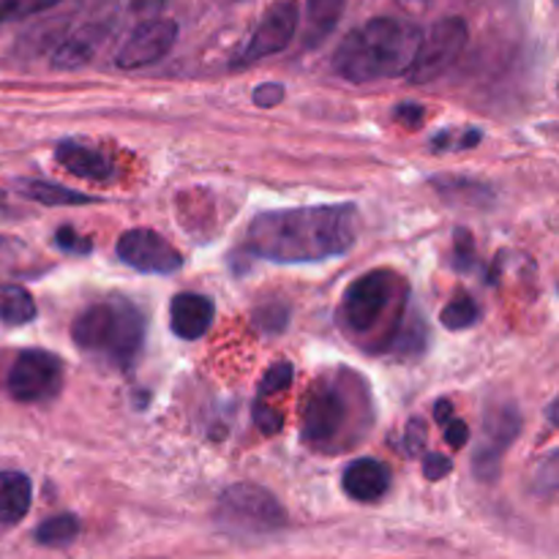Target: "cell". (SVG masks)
<instances>
[{
  "mask_svg": "<svg viewBox=\"0 0 559 559\" xmlns=\"http://www.w3.org/2000/svg\"><path fill=\"white\" fill-rule=\"evenodd\" d=\"M38 309L33 295L20 284H3L0 287V325L22 328L36 320Z\"/></svg>",
  "mask_w": 559,
  "mask_h": 559,
  "instance_id": "20",
  "label": "cell"
},
{
  "mask_svg": "<svg viewBox=\"0 0 559 559\" xmlns=\"http://www.w3.org/2000/svg\"><path fill=\"white\" fill-rule=\"evenodd\" d=\"M55 246H58L63 254L71 257H87L93 251L91 238L80 235L74 227H60L58 233H55Z\"/></svg>",
  "mask_w": 559,
  "mask_h": 559,
  "instance_id": "28",
  "label": "cell"
},
{
  "mask_svg": "<svg viewBox=\"0 0 559 559\" xmlns=\"http://www.w3.org/2000/svg\"><path fill=\"white\" fill-rule=\"evenodd\" d=\"M522 431V415L513 404H506V407H495L489 415H486L484 426V445L475 451L473 469L480 480H495L497 473H500L502 453L513 445V440Z\"/></svg>",
  "mask_w": 559,
  "mask_h": 559,
  "instance_id": "11",
  "label": "cell"
},
{
  "mask_svg": "<svg viewBox=\"0 0 559 559\" xmlns=\"http://www.w3.org/2000/svg\"><path fill=\"white\" fill-rule=\"evenodd\" d=\"M298 20L300 11L295 0H278V3H273L262 14L260 25L251 31V36L246 38V44L233 58L235 69H246V66L260 63V60L287 49L289 41L295 38V31H298Z\"/></svg>",
  "mask_w": 559,
  "mask_h": 559,
  "instance_id": "9",
  "label": "cell"
},
{
  "mask_svg": "<svg viewBox=\"0 0 559 559\" xmlns=\"http://www.w3.org/2000/svg\"><path fill=\"white\" fill-rule=\"evenodd\" d=\"M480 320V306L475 304V298L469 295H456L451 304H445V309L440 311V322L448 331H469L473 325H478Z\"/></svg>",
  "mask_w": 559,
  "mask_h": 559,
  "instance_id": "22",
  "label": "cell"
},
{
  "mask_svg": "<svg viewBox=\"0 0 559 559\" xmlns=\"http://www.w3.org/2000/svg\"><path fill=\"white\" fill-rule=\"evenodd\" d=\"M216 317V306L207 295L200 293H180L169 304V328L183 342H197L205 336Z\"/></svg>",
  "mask_w": 559,
  "mask_h": 559,
  "instance_id": "14",
  "label": "cell"
},
{
  "mask_svg": "<svg viewBox=\"0 0 559 559\" xmlns=\"http://www.w3.org/2000/svg\"><path fill=\"white\" fill-rule=\"evenodd\" d=\"M453 469V462L442 453H424V475L429 480H442Z\"/></svg>",
  "mask_w": 559,
  "mask_h": 559,
  "instance_id": "32",
  "label": "cell"
},
{
  "mask_svg": "<svg viewBox=\"0 0 559 559\" xmlns=\"http://www.w3.org/2000/svg\"><path fill=\"white\" fill-rule=\"evenodd\" d=\"M371 424L366 388L353 371L338 369L311 388L300 415V437L317 451L336 453L353 448Z\"/></svg>",
  "mask_w": 559,
  "mask_h": 559,
  "instance_id": "3",
  "label": "cell"
},
{
  "mask_svg": "<svg viewBox=\"0 0 559 559\" xmlns=\"http://www.w3.org/2000/svg\"><path fill=\"white\" fill-rule=\"evenodd\" d=\"M393 118H396L402 126H407V129H418L426 118V109L415 102H404V104H399L396 112H393Z\"/></svg>",
  "mask_w": 559,
  "mask_h": 559,
  "instance_id": "33",
  "label": "cell"
},
{
  "mask_svg": "<svg viewBox=\"0 0 559 559\" xmlns=\"http://www.w3.org/2000/svg\"><path fill=\"white\" fill-rule=\"evenodd\" d=\"M254 322L262 333H282L289 322V309L284 304H267L257 309Z\"/></svg>",
  "mask_w": 559,
  "mask_h": 559,
  "instance_id": "27",
  "label": "cell"
},
{
  "mask_svg": "<svg viewBox=\"0 0 559 559\" xmlns=\"http://www.w3.org/2000/svg\"><path fill=\"white\" fill-rule=\"evenodd\" d=\"M293 380H295L293 364H289V360H278V364H273L271 369L265 371V377H262L260 399H262V402H265L267 396H276V393H284L289 385H293Z\"/></svg>",
  "mask_w": 559,
  "mask_h": 559,
  "instance_id": "24",
  "label": "cell"
},
{
  "mask_svg": "<svg viewBox=\"0 0 559 559\" xmlns=\"http://www.w3.org/2000/svg\"><path fill=\"white\" fill-rule=\"evenodd\" d=\"M344 495L355 502H380L391 489V469L377 459H355L342 475Z\"/></svg>",
  "mask_w": 559,
  "mask_h": 559,
  "instance_id": "15",
  "label": "cell"
},
{
  "mask_svg": "<svg viewBox=\"0 0 559 559\" xmlns=\"http://www.w3.org/2000/svg\"><path fill=\"white\" fill-rule=\"evenodd\" d=\"M480 129L467 126V129H445L429 140V147L435 153H451V151H473L480 142Z\"/></svg>",
  "mask_w": 559,
  "mask_h": 559,
  "instance_id": "23",
  "label": "cell"
},
{
  "mask_svg": "<svg viewBox=\"0 0 559 559\" xmlns=\"http://www.w3.org/2000/svg\"><path fill=\"white\" fill-rule=\"evenodd\" d=\"M347 0H306V16H309V31H306V44L317 47L336 31L338 20L344 14Z\"/></svg>",
  "mask_w": 559,
  "mask_h": 559,
  "instance_id": "19",
  "label": "cell"
},
{
  "mask_svg": "<svg viewBox=\"0 0 559 559\" xmlns=\"http://www.w3.org/2000/svg\"><path fill=\"white\" fill-rule=\"evenodd\" d=\"M218 522L235 533L271 535L287 527V511L276 495L257 484H233L218 497Z\"/></svg>",
  "mask_w": 559,
  "mask_h": 559,
  "instance_id": "6",
  "label": "cell"
},
{
  "mask_svg": "<svg viewBox=\"0 0 559 559\" xmlns=\"http://www.w3.org/2000/svg\"><path fill=\"white\" fill-rule=\"evenodd\" d=\"M402 282L391 271H369L355 278L342 295L338 304V322L353 336H366L380 325L382 317L388 314Z\"/></svg>",
  "mask_w": 559,
  "mask_h": 559,
  "instance_id": "5",
  "label": "cell"
},
{
  "mask_svg": "<svg viewBox=\"0 0 559 559\" xmlns=\"http://www.w3.org/2000/svg\"><path fill=\"white\" fill-rule=\"evenodd\" d=\"M58 3L60 0H0V22L27 20V16L41 14Z\"/></svg>",
  "mask_w": 559,
  "mask_h": 559,
  "instance_id": "25",
  "label": "cell"
},
{
  "mask_svg": "<svg viewBox=\"0 0 559 559\" xmlns=\"http://www.w3.org/2000/svg\"><path fill=\"white\" fill-rule=\"evenodd\" d=\"M55 162L69 175L91 183H109L115 178V162L96 145L82 140H63L55 145Z\"/></svg>",
  "mask_w": 559,
  "mask_h": 559,
  "instance_id": "13",
  "label": "cell"
},
{
  "mask_svg": "<svg viewBox=\"0 0 559 559\" xmlns=\"http://www.w3.org/2000/svg\"><path fill=\"white\" fill-rule=\"evenodd\" d=\"M71 338L96 360L129 369L145 342V317L129 298H104L76 314Z\"/></svg>",
  "mask_w": 559,
  "mask_h": 559,
  "instance_id": "4",
  "label": "cell"
},
{
  "mask_svg": "<svg viewBox=\"0 0 559 559\" xmlns=\"http://www.w3.org/2000/svg\"><path fill=\"white\" fill-rule=\"evenodd\" d=\"M178 41V22L173 20H147L131 33L123 47L115 55V66L126 71L145 69L162 60Z\"/></svg>",
  "mask_w": 559,
  "mask_h": 559,
  "instance_id": "12",
  "label": "cell"
},
{
  "mask_svg": "<svg viewBox=\"0 0 559 559\" xmlns=\"http://www.w3.org/2000/svg\"><path fill=\"white\" fill-rule=\"evenodd\" d=\"M251 102L262 109L276 107V104L284 102V85L282 82H262V85H257L254 93H251Z\"/></svg>",
  "mask_w": 559,
  "mask_h": 559,
  "instance_id": "31",
  "label": "cell"
},
{
  "mask_svg": "<svg viewBox=\"0 0 559 559\" xmlns=\"http://www.w3.org/2000/svg\"><path fill=\"white\" fill-rule=\"evenodd\" d=\"M118 260L134 267L136 273H153V276H169L183 267V257L156 229L136 227L118 238Z\"/></svg>",
  "mask_w": 559,
  "mask_h": 559,
  "instance_id": "10",
  "label": "cell"
},
{
  "mask_svg": "<svg viewBox=\"0 0 559 559\" xmlns=\"http://www.w3.org/2000/svg\"><path fill=\"white\" fill-rule=\"evenodd\" d=\"M131 5H134V11H158L164 5V0H131Z\"/></svg>",
  "mask_w": 559,
  "mask_h": 559,
  "instance_id": "36",
  "label": "cell"
},
{
  "mask_svg": "<svg viewBox=\"0 0 559 559\" xmlns=\"http://www.w3.org/2000/svg\"><path fill=\"white\" fill-rule=\"evenodd\" d=\"M251 420H254V426L262 431V435H278V431L284 429V415L278 413L276 407H271V404L262 402V399H257L254 402Z\"/></svg>",
  "mask_w": 559,
  "mask_h": 559,
  "instance_id": "29",
  "label": "cell"
},
{
  "mask_svg": "<svg viewBox=\"0 0 559 559\" xmlns=\"http://www.w3.org/2000/svg\"><path fill=\"white\" fill-rule=\"evenodd\" d=\"M358 207L309 205L267 211L246 229V249L278 265H311L347 254L358 240Z\"/></svg>",
  "mask_w": 559,
  "mask_h": 559,
  "instance_id": "1",
  "label": "cell"
},
{
  "mask_svg": "<svg viewBox=\"0 0 559 559\" xmlns=\"http://www.w3.org/2000/svg\"><path fill=\"white\" fill-rule=\"evenodd\" d=\"M445 442L453 448V451H459V448H464L469 442V426L464 424V420L459 418H451L445 424Z\"/></svg>",
  "mask_w": 559,
  "mask_h": 559,
  "instance_id": "34",
  "label": "cell"
},
{
  "mask_svg": "<svg viewBox=\"0 0 559 559\" xmlns=\"http://www.w3.org/2000/svg\"><path fill=\"white\" fill-rule=\"evenodd\" d=\"M66 380V364L49 349H22L11 364L5 388L14 402L38 404L49 402L60 393Z\"/></svg>",
  "mask_w": 559,
  "mask_h": 559,
  "instance_id": "7",
  "label": "cell"
},
{
  "mask_svg": "<svg viewBox=\"0 0 559 559\" xmlns=\"http://www.w3.org/2000/svg\"><path fill=\"white\" fill-rule=\"evenodd\" d=\"M76 535H80V519L74 513H58V516H49L38 524L33 540L38 546H47V549H60V546L74 544Z\"/></svg>",
  "mask_w": 559,
  "mask_h": 559,
  "instance_id": "21",
  "label": "cell"
},
{
  "mask_svg": "<svg viewBox=\"0 0 559 559\" xmlns=\"http://www.w3.org/2000/svg\"><path fill=\"white\" fill-rule=\"evenodd\" d=\"M420 27L393 16H374L355 27L333 52V71L355 85L407 76L420 47Z\"/></svg>",
  "mask_w": 559,
  "mask_h": 559,
  "instance_id": "2",
  "label": "cell"
},
{
  "mask_svg": "<svg viewBox=\"0 0 559 559\" xmlns=\"http://www.w3.org/2000/svg\"><path fill=\"white\" fill-rule=\"evenodd\" d=\"M456 238H453V267H456L459 273H473L475 267V240L473 235L467 233V229L459 227Z\"/></svg>",
  "mask_w": 559,
  "mask_h": 559,
  "instance_id": "26",
  "label": "cell"
},
{
  "mask_svg": "<svg viewBox=\"0 0 559 559\" xmlns=\"http://www.w3.org/2000/svg\"><path fill=\"white\" fill-rule=\"evenodd\" d=\"M104 41V27L102 25H91L76 31L74 36L66 38L52 55V66L55 69H80V66L91 63L93 55L98 52Z\"/></svg>",
  "mask_w": 559,
  "mask_h": 559,
  "instance_id": "18",
  "label": "cell"
},
{
  "mask_svg": "<svg viewBox=\"0 0 559 559\" xmlns=\"http://www.w3.org/2000/svg\"><path fill=\"white\" fill-rule=\"evenodd\" d=\"M424 448H426V426L424 420H409L407 429H404V442H402V451L407 456H424Z\"/></svg>",
  "mask_w": 559,
  "mask_h": 559,
  "instance_id": "30",
  "label": "cell"
},
{
  "mask_svg": "<svg viewBox=\"0 0 559 559\" xmlns=\"http://www.w3.org/2000/svg\"><path fill=\"white\" fill-rule=\"evenodd\" d=\"M467 38L469 27L462 16H445V20L435 22L429 33L420 36V47L415 52L413 66H409L407 80L415 85H429V82L440 80L464 52Z\"/></svg>",
  "mask_w": 559,
  "mask_h": 559,
  "instance_id": "8",
  "label": "cell"
},
{
  "mask_svg": "<svg viewBox=\"0 0 559 559\" xmlns=\"http://www.w3.org/2000/svg\"><path fill=\"white\" fill-rule=\"evenodd\" d=\"M33 502V486L25 473L3 469L0 473V524L14 527L27 516Z\"/></svg>",
  "mask_w": 559,
  "mask_h": 559,
  "instance_id": "16",
  "label": "cell"
},
{
  "mask_svg": "<svg viewBox=\"0 0 559 559\" xmlns=\"http://www.w3.org/2000/svg\"><path fill=\"white\" fill-rule=\"evenodd\" d=\"M14 191L20 197H25V200H33L38 202V205H47V207H76V205H93V202H98V197L80 194V191L66 189V186L52 183V180H41V178H16Z\"/></svg>",
  "mask_w": 559,
  "mask_h": 559,
  "instance_id": "17",
  "label": "cell"
},
{
  "mask_svg": "<svg viewBox=\"0 0 559 559\" xmlns=\"http://www.w3.org/2000/svg\"><path fill=\"white\" fill-rule=\"evenodd\" d=\"M435 418H437V424H442V426L453 418V404L448 402V399H440V402L435 404Z\"/></svg>",
  "mask_w": 559,
  "mask_h": 559,
  "instance_id": "35",
  "label": "cell"
}]
</instances>
